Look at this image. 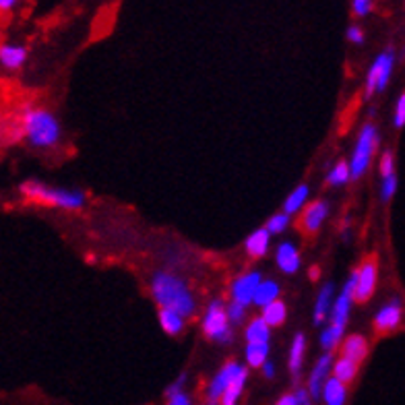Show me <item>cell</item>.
<instances>
[{"mask_svg":"<svg viewBox=\"0 0 405 405\" xmlns=\"http://www.w3.org/2000/svg\"><path fill=\"white\" fill-rule=\"evenodd\" d=\"M395 172V155L391 151H385L383 157H381V174L383 176H389V174Z\"/></svg>","mask_w":405,"mask_h":405,"instance_id":"836d02e7","label":"cell"},{"mask_svg":"<svg viewBox=\"0 0 405 405\" xmlns=\"http://www.w3.org/2000/svg\"><path fill=\"white\" fill-rule=\"evenodd\" d=\"M201 329L205 333L207 339H211L215 344L228 346L231 344L234 335H231V323L226 314V306L221 304V300H213L203 314V323Z\"/></svg>","mask_w":405,"mask_h":405,"instance_id":"5b68a950","label":"cell"},{"mask_svg":"<svg viewBox=\"0 0 405 405\" xmlns=\"http://www.w3.org/2000/svg\"><path fill=\"white\" fill-rule=\"evenodd\" d=\"M17 2H19V0H0V13H6V11H11V9H15Z\"/></svg>","mask_w":405,"mask_h":405,"instance_id":"f35d334b","label":"cell"},{"mask_svg":"<svg viewBox=\"0 0 405 405\" xmlns=\"http://www.w3.org/2000/svg\"><path fill=\"white\" fill-rule=\"evenodd\" d=\"M246 381H249V370L244 366H240V370L231 376V381L226 386V391L221 393V399L219 404L224 405H234L238 404V399L242 397L244 393V386H246Z\"/></svg>","mask_w":405,"mask_h":405,"instance_id":"5bb4252c","label":"cell"},{"mask_svg":"<svg viewBox=\"0 0 405 405\" xmlns=\"http://www.w3.org/2000/svg\"><path fill=\"white\" fill-rule=\"evenodd\" d=\"M341 356L354 360L356 364H362L368 356V339L364 335H349L346 341L341 344Z\"/></svg>","mask_w":405,"mask_h":405,"instance_id":"9a60e30c","label":"cell"},{"mask_svg":"<svg viewBox=\"0 0 405 405\" xmlns=\"http://www.w3.org/2000/svg\"><path fill=\"white\" fill-rule=\"evenodd\" d=\"M159 325H161V329L168 333V335H172V337H176V335H180L182 331H184V316L180 314V312H176V310L172 309H161L159 306Z\"/></svg>","mask_w":405,"mask_h":405,"instance_id":"44dd1931","label":"cell"},{"mask_svg":"<svg viewBox=\"0 0 405 405\" xmlns=\"http://www.w3.org/2000/svg\"><path fill=\"white\" fill-rule=\"evenodd\" d=\"M271 327L261 319H252L251 323L246 325V341H269Z\"/></svg>","mask_w":405,"mask_h":405,"instance_id":"83f0119b","label":"cell"},{"mask_svg":"<svg viewBox=\"0 0 405 405\" xmlns=\"http://www.w3.org/2000/svg\"><path fill=\"white\" fill-rule=\"evenodd\" d=\"M279 405H298V401H296V395L294 393H288V395H284L279 401H277Z\"/></svg>","mask_w":405,"mask_h":405,"instance_id":"ab89813d","label":"cell"},{"mask_svg":"<svg viewBox=\"0 0 405 405\" xmlns=\"http://www.w3.org/2000/svg\"><path fill=\"white\" fill-rule=\"evenodd\" d=\"M347 39L351 44H362L364 41V29L360 25H349L347 27Z\"/></svg>","mask_w":405,"mask_h":405,"instance_id":"e575fe53","label":"cell"},{"mask_svg":"<svg viewBox=\"0 0 405 405\" xmlns=\"http://www.w3.org/2000/svg\"><path fill=\"white\" fill-rule=\"evenodd\" d=\"M319 277V271H316V267H312V271H310V279H316Z\"/></svg>","mask_w":405,"mask_h":405,"instance_id":"60d3db41","label":"cell"},{"mask_svg":"<svg viewBox=\"0 0 405 405\" xmlns=\"http://www.w3.org/2000/svg\"><path fill=\"white\" fill-rule=\"evenodd\" d=\"M393 66H395V54L393 50H386L383 54L372 62L366 77V96L372 97L376 91H385V87L391 81L393 75Z\"/></svg>","mask_w":405,"mask_h":405,"instance_id":"52a82bcc","label":"cell"},{"mask_svg":"<svg viewBox=\"0 0 405 405\" xmlns=\"http://www.w3.org/2000/svg\"><path fill=\"white\" fill-rule=\"evenodd\" d=\"M27 60V50L17 44H2L0 46V64L9 71H17Z\"/></svg>","mask_w":405,"mask_h":405,"instance_id":"2e32d148","label":"cell"},{"mask_svg":"<svg viewBox=\"0 0 405 405\" xmlns=\"http://www.w3.org/2000/svg\"><path fill=\"white\" fill-rule=\"evenodd\" d=\"M405 124V96L401 94L399 101H397V110H395V126L401 129Z\"/></svg>","mask_w":405,"mask_h":405,"instance_id":"d590c367","label":"cell"},{"mask_svg":"<svg viewBox=\"0 0 405 405\" xmlns=\"http://www.w3.org/2000/svg\"><path fill=\"white\" fill-rule=\"evenodd\" d=\"M404 321V306L399 304V300H393L391 304H386L383 309L376 312L374 316V331L379 335H389L395 333L397 329L401 327Z\"/></svg>","mask_w":405,"mask_h":405,"instance_id":"9c48e42d","label":"cell"},{"mask_svg":"<svg viewBox=\"0 0 405 405\" xmlns=\"http://www.w3.org/2000/svg\"><path fill=\"white\" fill-rule=\"evenodd\" d=\"M358 368H360V364H356L354 360H349L346 356L337 358V360L331 364L333 376H335L337 381L346 383V385H351V383L356 381V376H358Z\"/></svg>","mask_w":405,"mask_h":405,"instance_id":"ffe728a7","label":"cell"},{"mask_svg":"<svg viewBox=\"0 0 405 405\" xmlns=\"http://www.w3.org/2000/svg\"><path fill=\"white\" fill-rule=\"evenodd\" d=\"M329 217V203L327 201H312V203H304L302 207V215L298 217V230L306 236H314L321 230V226L325 224Z\"/></svg>","mask_w":405,"mask_h":405,"instance_id":"ba28073f","label":"cell"},{"mask_svg":"<svg viewBox=\"0 0 405 405\" xmlns=\"http://www.w3.org/2000/svg\"><path fill=\"white\" fill-rule=\"evenodd\" d=\"M151 296L161 309H172L184 319L196 314V298L189 281L172 271H155L151 277Z\"/></svg>","mask_w":405,"mask_h":405,"instance_id":"6da1fadb","label":"cell"},{"mask_svg":"<svg viewBox=\"0 0 405 405\" xmlns=\"http://www.w3.org/2000/svg\"><path fill=\"white\" fill-rule=\"evenodd\" d=\"M397 191V176L395 172L389 174V176H383V189H381V196H383V201H391L393 199V194Z\"/></svg>","mask_w":405,"mask_h":405,"instance_id":"1f68e13d","label":"cell"},{"mask_svg":"<svg viewBox=\"0 0 405 405\" xmlns=\"http://www.w3.org/2000/svg\"><path fill=\"white\" fill-rule=\"evenodd\" d=\"M263 374H265V379H273V376H275V366H273V364H271L269 360H265V362H263Z\"/></svg>","mask_w":405,"mask_h":405,"instance_id":"74e56055","label":"cell"},{"mask_svg":"<svg viewBox=\"0 0 405 405\" xmlns=\"http://www.w3.org/2000/svg\"><path fill=\"white\" fill-rule=\"evenodd\" d=\"M294 395H296V401H298V405H309L310 399H312V397H310L309 389H298Z\"/></svg>","mask_w":405,"mask_h":405,"instance_id":"8d00e7d4","label":"cell"},{"mask_svg":"<svg viewBox=\"0 0 405 405\" xmlns=\"http://www.w3.org/2000/svg\"><path fill=\"white\" fill-rule=\"evenodd\" d=\"M21 194L36 205H48V207H60L69 211H79L85 205V194L81 191H64L54 189L38 180H27L21 184Z\"/></svg>","mask_w":405,"mask_h":405,"instance_id":"3957f363","label":"cell"},{"mask_svg":"<svg viewBox=\"0 0 405 405\" xmlns=\"http://www.w3.org/2000/svg\"><path fill=\"white\" fill-rule=\"evenodd\" d=\"M277 298H279V284L273 281V279H267V281L261 279L256 289H254V294H252V304L265 306V304H269V302L277 300Z\"/></svg>","mask_w":405,"mask_h":405,"instance_id":"7402d4cb","label":"cell"},{"mask_svg":"<svg viewBox=\"0 0 405 405\" xmlns=\"http://www.w3.org/2000/svg\"><path fill=\"white\" fill-rule=\"evenodd\" d=\"M269 242H271V234L265 228H261V230H254L246 238V244H244V249H246V254L251 256V259H261V256H265L267 251H269Z\"/></svg>","mask_w":405,"mask_h":405,"instance_id":"e0dca14e","label":"cell"},{"mask_svg":"<svg viewBox=\"0 0 405 405\" xmlns=\"http://www.w3.org/2000/svg\"><path fill=\"white\" fill-rule=\"evenodd\" d=\"M309 194H310L309 184H300V186H296V189L288 194L286 203H284V213L294 215V213L300 211V209L304 207V203L309 201Z\"/></svg>","mask_w":405,"mask_h":405,"instance_id":"cb8c5ba5","label":"cell"},{"mask_svg":"<svg viewBox=\"0 0 405 405\" xmlns=\"http://www.w3.org/2000/svg\"><path fill=\"white\" fill-rule=\"evenodd\" d=\"M269 358V341H249L246 346V362L251 368H261Z\"/></svg>","mask_w":405,"mask_h":405,"instance_id":"484cf974","label":"cell"},{"mask_svg":"<svg viewBox=\"0 0 405 405\" xmlns=\"http://www.w3.org/2000/svg\"><path fill=\"white\" fill-rule=\"evenodd\" d=\"M329 186H344L349 182V166L347 161H339L327 176Z\"/></svg>","mask_w":405,"mask_h":405,"instance_id":"f1b7e54d","label":"cell"},{"mask_svg":"<svg viewBox=\"0 0 405 405\" xmlns=\"http://www.w3.org/2000/svg\"><path fill=\"white\" fill-rule=\"evenodd\" d=\"M0 122H2V110H0Z\"/></svg>","mask_w":405,"mask_h":405,"instance_id":"b9f144b4","label":"cell"},{"mask_svg":"<svg viewBox=\"0 0 405 405\" xmlns=\"http://www.w3.org/2000/svg\"><path fill=\"white\" fill-rule=\"evenodd\" d=\"M288 226H289L288 213H277V215H273L269 221H267L265 230L269 231V234H281V231L288 230Z\"/></svg>","mask_w":405,"mask_h":405,"instance_id":"f546056e","label":"cell"},{"mask_svg":"<svg viewBox=\"0 0 405 405\" xmlns=\"http://www.w3.org/2000/svg\"><path fill=\"white\" fill-rule=\"evenodd\" d=\"M331 364H333V356H331V351H325V354L319 358V362L314 364L312 372H310L309 386H306V389H309L310 397H319V395H321L323 383H325L327 374L331 372Z\"/></svg>","mask_w":405,"mask_h":405,"instance_id":"7c38bea8","label":"cell"},{"mask_svg":"<svg viewBox=\"0 0 405 405\" xmlns=\"http://www.w3.org/2000/svg\"><path fill=\"white\" fill-rule=\"evenodd\" d=\"M331 302H333V286L325 284L319 296H316V304H314V323H323L327 319L329 309H331Z\"/></svg>","mask_w":405,"mask_h":405,"instance_id":"d4e9b609","label":"cell"},{"mask_svg":"<svg viewBox=\"0 0 405 405\" xmlns=\"http://www.w3.org/2000/svg\"><path fill=\"white\" fill-rule=\"evenodd\" d=\"M238 370H240V364L231 360V362H228L226 366L221 368V370L213 376V381L209 383V386H207V393H205L207 404H219L221 393L226 391V386H228V383L231 381V376H234Z\"/></svg>","mask_w":405,"mask_h":405,"instance_id":"8fae6325","label":"cell"},{"mask_svg":"<svg viewBox=\"0 0 405 405\" xmlns=\"http://www.w3.org/2000/svg\"><path fill=\"white\" fill-rule=\"evenodd\" d=\"M275 261H277V267L284 271V273H288V275L300 269V263H302L300 261V252H298V249L291 242H281L277 246Z\"/></svg>","mask_w":405,"mask_h":405,"instance_id":"4fadbf2b","label":"cell"},{"mask_svg":"<svg viewBox=\"0 0 405 405\" xmlns=\"http://www.w3.org/2000/svg\"><path fill=\"white\" fill-rule=\"evenodd\" d=\"M184 381H186V374H180L178 381H174L172 385L168 386L166 391V399L170 405H191V395L184 391Z\"/></svg>","mask_w":405,"mask_h":405,"instance_id":"4316f807","label":"cell"},{"mask_svg":"<svg viewBox=\"0 0 405 405\" xmlns=\"http://www.w3.org/2000/svg\"><path fill=\"white\" fill-rule=\"evenodd\" d=\"M261 279L263 277H261L259 271H249V273H242L240 277H236L234 284H231V300H236L244 306L252 304V294H254Z\"/></svg>","mask_w":405,"mask_h":405,"instance_id":"30bf717a","label":"cell"},{"mask_svg":"<svg viewBox=\"0 0 405 405\" xmlns=\"http://www.w3.org/2000/svg\"><path fill=\"white\" fill-rule=\"evenodd\" d=\"M321 395H323V399H325L327 405H344L347 399V385L341 383V381H337L335 376L325 379Z\"/></svg>","mask_w":405,"mask_h":405,"instance_id":"ac0fdd59","label":"cell"},{"mask_svg":"<svg viewBox=\"0 0 405 405\" xmlns=\"http://www.w3.org/2000/svg\"><path fill=\"white\" fill-rule=\"evenodd\" d=\"M226 314H228L231 325H240L244 321V316H246V306L240 304V302H236V300H231L230 306L226 309Z\"/></svg>","mask_w":405,"mask_h":405,"instance_id":"4dcf8cb0","label":"cell"},{"mask_svg":"<svg viewBox=\"0 0 405 405\" xmlns=\"http://www.w3.org/2000/svg\"><path fill=\"white\" fill-rule=\"evenodd\" d=\"M261 309H263L261 319H263L271 329L281 327V325L286 323V319H288V306H286V302H281L279 298L269 302V304H265V306H261Z\"/></svg>","mask_w":405,"mask_h":405,"instance_id":"d6986e66","label":"cell"},{"mask_svg":"<svg viewBox=\"0 0 405 405\" xmlns=\"http://www.w3.org/2000/svg\"><path fill=\"white\" fill-rule=\"evenodd\" d=\"M376 147H379L376 126L368 122L362 126L358 141H356V147H354V154H351V161L347 164L349 166V180H360L366 174Z\"/></svg>","mask_w":405,"mask_h":405,"instance_id":"277c9868","label":"cell"},{"mask_svg":"<svg viewBox=\"0 0 405 405\" xmlns=\"http://www.w3.org/2000/svg\"><path fill=\"white\" fill-rule=\"evenodd\" d=\"M374 9V0H351V11L356 17H368Z\"/></svg>","mask_w":405,"mask_h":405,"instance_id":"d6a6232c","label":"cell"},{"mask_svg":"<svg viewBox=\"0 0 405 405\" xmlns=\"http://www.w3.org/2000/svg\"><path fill=\"white\" fill-rule=\"evenodd\" d=\"M19 129L21 136L36 149H52L62 136L58 118L46 108H25L19 118Z\"/></svg>","mask_w":405,"mask_h":405,"instance_id":"7a4b0ae2","label":"cell"},{"mask_svg":"<svg viewBox=\"0 0 405 405\" xmlns=\"http://www.w3.org/2000/svg\"><path fill=\"white\" fill-rule=\"evenodd\" d=\"M354 275H356L354 302L364 304V302H368L374 296V289H376V284H379V259H376V254L366 256L360 263V267L354 271Z\"/></svg>","mask_w":405,"mask_h":405,"instance_id":"8992f818","label":"cell"},{"mask_svg":"<svg viewBox=\"0 0 405 405\" xmlns=\"http://www.w3.org/2000/svg\"><path fill=\"white\" fill-rule=\"evenodd\" d=\"M304 351H306V337H304L302 333H298V335L294 337V341H291L288 358V366L294 376L300 374V368H302V362H304Z\"/></svg>","mask_w":405,"mask_h":405,"instance_id":"603a6c76","label":"cell"}]
</instances>
